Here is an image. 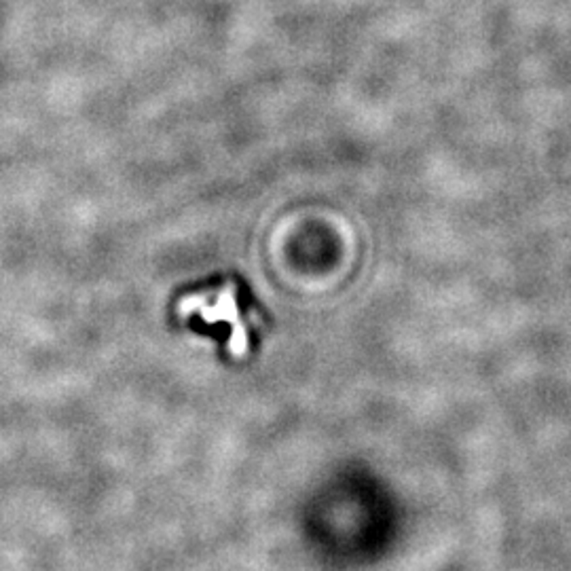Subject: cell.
I'll return each instance as SVG.
<instances>
[{"instance_id":"1","label":"cell","mask_w":571,"mask_h":571,"mask_svg":"<svg viewBox=\"0 0 571 571\" xmlns=\"http://www.w3.org/2000/svg\"><path fill=\"white\" fill-rule=\"evenodd\" d=\"M197 311L205 322L214 324V322H229L231 324V343L229 349L233 356H246L248 354V330L246 324L241 320L239 313V305H237V296H235V288L229 284L227 288L220 290L218 299L214 305L208 303L205 296H188L180 303V313H193Z\"/></svg>"}]
</instances>
